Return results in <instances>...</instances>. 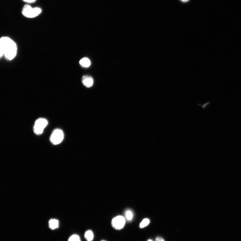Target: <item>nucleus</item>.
I'll use <instances>...</instances> for the list:
<instances>
[{"instance_id": "1", "label": "nucleus", "mask_w": 241, "mask_h": 241, "mask_svg": "<svg viewBox=\"0 0 241 241\" xmlns=\"http://www.w3.org/2000/svg\"><path fill=\"white\" fill-rule=\"evenodd\" d=\"M17 48L15 42L9 37H5L0 40V56H5L8 60L14 58L17 53Z\"/></svg>"}, {"instance_id": "2", "label": "nucleus", "mask_w": 241, "mask_h": 241, "mask_svg": "<svg viewBox=\"0 0 241 241\" xmlns=\"http://www.w3.org/2000/svg\"><path fill=\"white\" fill-rule=\"evenodd\" d=\"M42 10L40 8H32L29 5L24 6L22 10V14L25 17L28 18H33L41 13Z\"/></svg>"}, {"instance_id": "3", "label": "nucleus", "mask_w": 241, "mask_h": 241, "mask_svg": "<svg viewBox=\"0 0 241 241\" xmlns=\"http://www.w3.org/2000/svg\"><path fill=\"white\" fill-rule=\"evenodd\" d=\"M48 124L47 119L44 118H40L36 120L33 127L34 132L36 134H41Z\"/></svg>"}, {"instance_id": "4", "label": "nucleus", "mask_w": 241, "mask_h": 241, "mask_svg": "<svg viewBox=\"0 0 241 241\" xmlns=\"http://www.w3.org/2000/svg\"><path fill=\"white\" fill-rule=\"evenodd\" d=\"M64 138V134L62 130L59 129H57L52 132L50 138V140L52 144L58 145L63 141Z\"/></svg>"}, {"instance_id": "5", "label": "nucleus", "mask_w": 241, "mask_h": 241, "mask_svg": "<svg viewBox=\"0 0 241 241\" xmlns=\"http://www.w3.org/2000/svg\"><path fill=\"white\" fill-rule=\"evenodd\" d=\"M126 219L122 216H118L115 217L112 221V225L116 230H120L125 225Z\"/></svg>"}, {"instance_id": "6", "label": "nucleus", "mask_w": 241, "mask_h": 241, "mask_svg": "<svg viewBox=\"0 0 241 241\" xmlns=\"http://www.w3.org/2000/svg\"><path fill=\"white\" fill-rule=\"evenodd\" d=\"M82 82L84 86L87 87H90L93 85L94 80L91 76H84L82 79Z\"/></svg>"}, {"instance_id": "7", "label": "nucleus", "mask_w": 241, "mask_h": 241, "mask_svg": "<svg viewBox=\"0 0 241 241\" xmlns=\"http://www.w3.org/2000/svg\"><path fill=\"white\" fill-rule=\"evenodd\" d=\"M49 228L51 230H55L59 227V221L56 219H51L49 221Z\"/></svg>"}, {"instance_id": "8", "label": "nucleus", "mask_w": 241, "mask_h": 241, "mask_svg": "<svg viewBox=\"0 0 241 241\" xmlns=\"http://www.w3.org/2000/svg\"><path fill=\"white\" fill-rule=\"evenodd\" d=\"M79 63L80 65L85 67H89L91 64L90 60L87 58L82 59L80 60Z\"/></svg>"}, {"instance_id": "9", "label": "nucleus", "mask_w": 241, "mask_h": 241, "mask_svg": "<svg viewBox=\"0 0 241 241\" xmlns=\"http://www.w3.org/2000/svg\"><path fill=\"white\" fill-rule=\"evenodd\" d=\"M93 233L91 230H87L84 235V237L87 241H92L94 239Z\"/></svg>"}, {"instance_id": "10", "label": "nucleus", "mask_w": 241, "mask_h": 241, "mask_svg": "<svg viewBox=\"0 0 241 241\" xmlns=\"http://www.w3.org/2000/svg\"><path fill=\"white\" fill-rule=\"evenodd\" d=\"M126 219L128 221H130L133 218V213L130 210H127L125 212Z\"/></svg>"}, {"instance_id": "11", "label": "nucleus", "mask_w": 241, "mask_h": 241, "mask_svg": "<svg viewBox=\"0 0 241 241\" xmlns=\"http://www.w3.org/2000/svg\"><path fill=\"white\" fill-rule=\"evenodd\" d=\"M150 223V220L147 218L144 219L142 222L140 224V228H143L146 227Z\"/></svg>"}, {"instance_id": "12", "label": "nucleus", "mask_w": 241, "mask_h": 241, "mask_svg": "<svg viewBox=\"0 0 241 241\" xmlns=\"http://www.w3.org/2000/svg\"><path fill=\"white\" fill-rule=\"evenodd\" d=\"M68 241H81L79 236L76 235H74L71 236Z\"/></svg>"}, {"instance_id": "13", "label": "nucleus", "mask_w": 241, "mask_h": 241, "mask_svg": "<svg viewBox=\"0 0 241 241\" xmlns=\"http://www.w3.org/2000/svg\"><path fill=\"white\" fill-rule=\"evenodd\" d=\"M155 241H165V240L161 237H158L156 238Z\"/></svg>"}, {"instance_id": "14", "label": "nucleus", "mask_w": 241, "mask_h": 241, "mask_svg": "<svg viewBox=\"0 0 241 241\" xmlns=\"http://www.w3.org/2000/svg\"><path fill=\"white\" fill-rule=\"evenodd\" d=\"M23 1L26 2L31 3L35 2L36 0H23Z\"/></svg>"}, {"instance_id": "15", "label": "nucleus", "mask_w": 241, "mask_h": 241, "mask_svg": "<svg viewBox=\"0 0 241 241\" xmlns=\"http://www.w3.org/2000/svg\"><path fill=\"white\" fill-rule=\"evenodd\" d=\"M180 1L183 2H188L189 0H180Z\"/></svg>"}, {"instance_id": "16", "label": "nucleus", "mask_w": 241, "mask_h": 241, "mask_svg": "<svg viewBox=\"0 0 241 241\" xmlns=\"http://www.w3.org/2000/svg\"><path fill=\"white\" fill-rule=\"evenodd\" d=\"M147 241H153V240H152V239H148Z\"/></svg>"}, {"instance_id": "17", "label": "nucleus", "mask_w": 241, "mask_h": 241, "mask_svg": "<svg viewBox=\"0 0 241 241\" xmlns=\"http://www.w3.org/2000/svg\"></svg>"}]
</instances>
